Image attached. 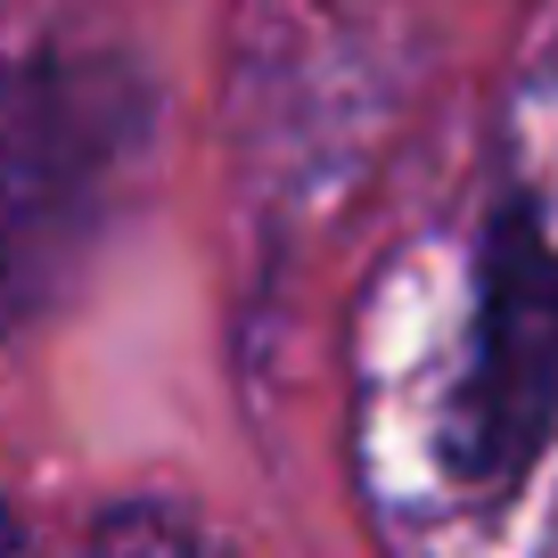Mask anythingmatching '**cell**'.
<instances>
[{
  "label": "cell",
  "mask_w": 558,
  "mask_h": 558,
  "mask_svg": "<svg viewBox=\"0 0 558 558\" xmlns=\"http://www.w3.org/2000/svg\"><path fill=\"white\" fill-rule=\"evenodd\" d=\"M148 132V90L99 58H0V329L83 255Z\"/></svg>",
  "instance_id": "6da1fadb"
},
{
  "label": "cell",
  "mask_w": 558,
  "mask_h": 558,
  "mask_svg": "<svg viewBox=\"0 0 558 558\" xmlns=\"http://www.w3.org/2000/svg\"><path fill=\"white\" fill-rule=\"evenodd\" d=\"M90 558H197V542H190V525H181L173 509L123 501V509H107V518L90 525Z\"/></svg>",
  "instance_id": "3957f363"
},
{
  "label": "cell",
  "mask_w": 558,
  "mask_h": 558,
  "mask_svg": "<svg viewBox=\"0 0 558 558\" xmlns=\"http://www.w3.org/2000/svg\"><path fill=\"white\" fill-rule=\"evenodd\" d=\"M17 550V518H9V501H0V558Z\"/></svg>",
  "instance_id": "277c9868"
},
{
  "label": "cell",
  "mask_w": 558,
  "mask_h": 558,
  "mask_svg": "<svg viewBox=\"0 0 558 558\" xmlns=\"http://www.w3.org/2000/svg\"><path fill=\"white\" fill-rule=\"evenodd\" d=\"M558 436V246L534 206H501L476 239V320L444 411V469L460 493H518Z\"/></svg>",
  "instance_id": "7a4b0ae2"
}]
</instances>
